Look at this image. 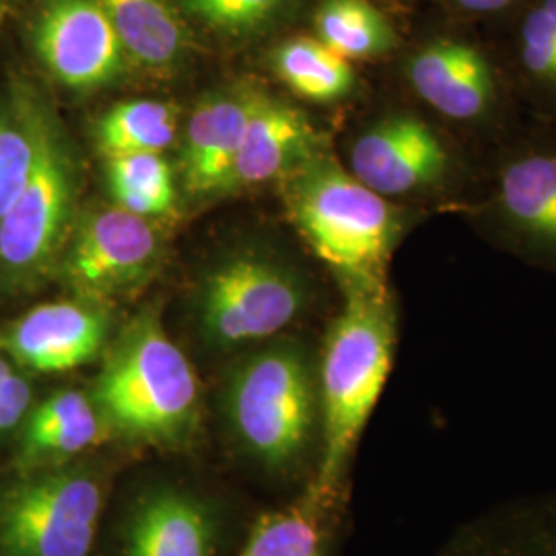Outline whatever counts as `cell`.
<instances>
[{
    "label": "cell",
    "mask_w": 556,
    "mask_h": 556,
    "mask_svg": "<svg viewBox=\"0 0 556 556\" xmlns=\"http://www.w3.org/2000/svg\"><path fill=\"white\" fill-rule=\"evenodd\" d=\"M264 96L254 87H239L200 101L181 142V179L188 194L213 197L231 190L239 144Z\"/></svg>",
    "instance_id": "cell-13"
},
{
    "label": "cell",
    "mask_w": 556,
    "mask_h": 556,
    "mask_svg": "<svg viewBox=\"0 0 556 556\" xmlns=\"http://www.w3.org/2000/svg\"><path fill=\"white\" fill-rule=\"evenodd\" d=\"M112 435L96 400L80 390H59L31 406L21 422L17 470L54 466L96 454Z\"/></svg>",
    "instance_id": "cell-15"
},
{
    "label": "cell",
    "mask_w": 556,
    "mask_h": 556,
    "mask_svg": "<svg viewBox=\"0 0 556 556\" xmlns=\"http://www.w3.org/2000/svg\"><path fill=\"white\" fill-rule=\"evenodd\" d=\"M229 441L273 478L314 475L319 454L318 369L295 340H280L243 358L223 392Z\"/></svg>",
    "instance_id": "cell-3"
},
{
    "label": "cell",
    "mask_w": 556,
    "mask_h": 556,
    "mask_svg": "<svg viewBox=\"0 0 556 556\" xmlns=\"http://www.w3.org/2000/svg\"><path fill=\"white\" fill-rule=\"evenodd\" d=\"M112 319L105 303L62 299L41 303L0 334V351L38 374H66L108 349Z\"/></svg>",
    "instance_id": "cell-11"
},
{
    "label": "cell",
    "mask_w": 556,
    "mask_h": 556,
    "mask_svg": "<svg viewBox=\"0 0 556 556\" xmlns=\"http://www.w3.org/2000/svg\"><path fill=\"white\" fill-rule=\"evenodd\" d=\"M439 556H556V493L495 505L462 523Z\"/></svg>",
    "instance_id": "cell-17"
},
{
    "label": "cell",
    "mask_w": 556,
    "mask_h": 556,
    "mask_svg": "<svg viewBox=\"0 0 556 556\" xmlns=\"http://www.w3.org/2000/svg\"><path fill=\"white\" fill-rule=\"evenodd\" d=\"M307 307V285L277 260H225L204 278L197 299L202 340L220 351L277 337Z\"/></svg>",
    "instance_id": "cell-7"
},
{
    "label": "cell",
    "mask_w": 556,
    "mask_h": 556,
    "mask_svg": "<svg viewBox=\"0 0 556 556\" xmlns=\"http://www.w3.org/2000/svg\"><path fill=\"white\" fill-rule=\"evenodd\" d=\"M349 172L383 199L425 197L450 184L454 157L425 119L390 114L355 139Z\"/></svg>",
    "instance_id": "cell-10"
},
{
    "label": "cell",
    "mask_w": 556,
    "mask_h": 556,
    "mask_svg": "<svg viewBox=\"0 0 556 556\" xmlns=\"http://www.w3.org/2000/svg\"><path fill=\"white\" fill-rule=\"evenodd\" d=\"M344 505L305 484L289 505L258 517L239 556H332Z\"/></svg>",
    "instance_id": "cell-19"
},
{
    "label": "cell",
    "mask_w": 556,
    "mask_h": 556,
    "mask_svg": "<svg viewBox=\"0 0 556 556\" xmlns=\"http://www.w3.org/2000/svg\"><path fill=\"white\" fill-rule=\"evenodd\" d=\"M321 153V137L298 108L264 96L245 126L231 190L285 179Z\"/></svg>",
    "instance_id": "cell-16"
},
{
    "label": "cell",
    "mask_w": 556,
    "mask_h": 556,
    "mask_svg": "<svg viewBox=\"0 0 556 556\" xmlns=\"http://www.w3.org/2000/svg\"><path fill=\"white\" fill-rule=\"evenodd\" d=\"M225 528L217 498L160 478L128 498L116 526V556H219Z\"/></svg>",
    "instance_id": "cell-8"
},
{
    "label": "cell",
    "mask_w": 556,
    "mask_h": 556,
    "mask_svg": "<svg viewBox=\"0 0 556 556\" xmlns=\"http://www.w3.org/2000/svg\"><path fill=\"white\" fill-rule=\"evenodd\" d=\"M112 23L126 56L167 66L186 46L184 25L165 0H96Z\"/></svg>",
    "instance_id": "cell-20"
},
{
    "label": "cell",
    "mask_w": 556,
    "mask_h": 556,
    "mask_svg": "<svg viewBox=\"0 0 556 556\" xmlns=\"http://www.w3.org/2000/svg\"><path fill=\"white\" fill-rule=\"evenodd\" d=\"M17 371H15V365L13 361L7 357L2 351H0V383H4L7 379L13 378Z\"/></svg>",
    "instance_id": "cell-30"
},
{
    "label": "cell",
    "mask_w": 556,
    "mask_h": 556,
    "mask_svg": "<svg viewBox=\"0 0 556 556\" xmlns=\"http://www.w3.org/2000/svg\"><path fill=\"white\" fill-rule=\"evenodd\" d=\"M344 305L319 353V454L307 480L326 497L346 498L349 472L363 431L390 378L397 309L386 282L342 285Z\"/></svg>",
    "instance_id": "cell-1"
},
{
    "label": "cell",
    "mask_w": 556,
    "mask_h": 556,
    "mask_svg": "<svg viewBox=\"0 0 556 556\" xmlns=\"http://www.w3.org/2000/svg\"><path fill=\"white\" fill-rule=\"evenodd\" d=\"M413 91L443 118L478 122L497 103L495 71L477 46L438 38L420 46L406 64Z\"/></svg>",
    "instance_id": "cell-14"
},
{
    "label": "cell",
    "mask_w": 556,
    "mask_h": 556,
    "mask_svg": "<svg viewBox=\"0 0 556 556\" xmlns=\"http://www.w3.org/2000/svg\"><path fill=\"white\" fill-rule=\"evenodd\" d=\"M34 163V130L29 112L21 118L0 112V219L29 178Z\"/></svg>",
    "instance_id": "cell-25"
},
{
    "label": "cell",
    "mask_w": 556,
    "mask_h": 556,
    "mask_svg": "<svg viewBox=\"0 0 556 556\" xmlns=\"http://www.w3.org/2000/svg\"><path fill=\"white\" fill-rule=\"evenodd\" d=\"M457 7L466 13H477V15H484V13H497L509 7V0H454Z\"/></svg>",
    "instance_id": "cell-29"
},
{
    "label": "cell",
    "mask_w": 556,
    "mask_h": 556,
    "mask_svg": "<svg viewBox=\"0 0 556 556\" xmlns=\"http://www.w3.org/2000/svg\"><path fill=\"white\" fill-rule=\"evenodd\" d=\"M34 130V163L20 197L0 219V270L15 289L48 277L71 238L77 169L56 122L27 108Z\"/></svg>",
    "instance_id": "cell-6"
},
{
    "label": "cell",
    "mask_w": 556,
    "mask_h": 556,
    "mask_svg": "<svg viewBox=\"0 0 556 556\" xmlns=\"http://www.w3.org/2000/svg\"><path fill=\"white\" fill-rule=\"evenodd\" d=\"M34 41L48 71L71 89H98L112 83L126 56L96 0H48Z\"/></svg>",
    "instance_id": "cell-12"
},
{
    "label": "cell",
    "mask_w": 556,
    "mask_h": 556,
    "mask_svg": "<svg viewBox=\"0 0 556 556\" xmlns=\"http://www.w3.org/2000/svg\"><path fill=\"white\" fill-rule=\"evenodd\" d=\"M495 208L523 250L556 258V151H536L498 172Z\"/></svg>",
    "instance_id": "cell-18"
},
{
    "label": "cell",
    "mask_w": 556,
    "mask_h": 556,
    "mask_svg": "<svg viewBox=\"0 0 556 556\" xmlns=\"http://www.w3.org/2000/svg\"><path fill=\"white\" fill-rule=\"evenodd\" d=\"M192 15L223 29L243 31L270 20L287 0H184Z\"/></svg>",
    "instance_id": "cell-27"
},
{
    "label": "cell",
    "mask_w": 556,
    "mask_h": 556,
    "mask_svg": "<svg viewBox=\"0 0 556 556\" xmlns=\"http://www.w3.org/2000/svg\"><path fill=\"white\" fill-rule=\"evenodd\" d=\"M178 132V110L155 100L119 101L98 122L96 137L105 160L132 153H163Z\"/></svg>",
    "instance_id": "cell-22"
},
{
    "label": "cell",
    "mask_w": 556,
    "mask_h": 556,
    "mask_svg": "<svg viewBox=\"0 0 556 556\" xmlns=\"http://www.w3.org/2000/svg\"><path fill=\"white\" fill-rule=\"evenodd\" d=\"M282 181L299 233L342 285L386 282L388 262L402 236V217L390 200L324 153Z\"/></svg>",
    "instance_id": "cell-4"
},
{
    "label": "cell",
    "mask_w": 556,
    "mask_h": 556,
    "mask_svg": "<svg viewBox=\"0 0 556 556\" xmlns=\"http://www.w3.org/2000/svg\"><path fill=\"white\" fill-rule=\"evenodd\" d=\"M34 402V390L29 379L15 374L0 383V438L20 429Z\"/></svg>",
    "instance_id": "cell-28"
},
{
    "label": "cell",
    "mask_w": 556,
    "mask_h": 556,
    "mask_svg": "<svg viewBox=\"0 0 556 556\" xmlns=\"http://www.w3.org/2000/svg\"><path fill=\"white\" fill-rule=\"evenodd\" d=\"M112 475L96 454L17 470L0 486V556H93Z\"/></svg>",
    "instance_id": "cell-5"
},
{
    "label": "cell",
    "mask_w": 556,
    "mask_h": 556,
    "mask_svg": "<svg viewBox=\"0 0 556 556\" xmlns=\"http://www.w3.org/2000/svg\"><path fill=\"white\" fill-rule=\"evenodd\" d=\"M112 197L122 211L160 217L174 208L176 188L169 163L161 153H132L108 160Z\"/></svg>",
    "instance_id": "cell-24"
},
{
    "label": "cell",
    "mask_w": 556,
    "mask_h": 556,
    "mask_svg": "<svg viewBox=\"0 0 556 556\" xmlns=\"http://www.w3.org/2000/svg\"><path fill=\"white\" fill-rule=\"evenodd\" d=\"M280 80L299 98L318 103L344 100L355 87L351 60L342 59L318 38L298 36L285 41L275 54Z\"/></svg>",
    "instance_id": "cell-21"
},
{
    "label": "cell",
    "mask_w": 556,
    "mask_h": 556,
    "mask_svg": "<svg viewBox=\"0 0 556 556\" xmlns=\"http://www.w3.org/2000/svg\"><path fill=\"white\" fill-rule=\"evenodd\" d=\"M314 25L318 40L346 60L378 59L397 41L392 23L369 0H324Z\"/></svg>",
    "instance_id": "cell-23"
},
{
    "label": "cell",
    "mask_w": 556,
    "mask_h": 556,
    "mask_svg": "<svg viewBox=\"0 0 556 556\" xmlns=\"http://www.w3.org/2000/svg\"><path fill=\"white\" fill-rule=\"evenodd\" d=\"M519 60L530 79L556 93V0H542L521 23Z\"/></svg>",
    "instance_id": "cell-26"
},
{
    "label": "cell",
    "mask_w": 556,
    "mask_h": 556,
    "mask_svg": "<svg viewBox=\"0 0 556 556\" xmlns=\"http://www.w3.org/2000/svg\"><path fill=\"white\" fill-rule=\"evenodd\" d=\"M514 2H519V0H509V7H511V4H514Z\"/></svg>",
    "instance_id": "cell-31"
},
{
    "label": "cell",
    "mask_w": 556,
    "mask_h": 556,
    "mask_svg": "<svg viewBox=\"0 0 556 556\" xmlns=\"http://www.w3.org/2000/svg\"><path fill=\"white\" fill-rule=\"evenodd\" d=\"M160 256V236L149 219L105 208L83 220L62 252V277L77 298L105 303L137 289Z\"/></svg>",
    "instance_id": "cell-9"
},
{
    "label": "cell",
    "mask_w": 556,
    "mask_h": 556,
    "mask_svg": "<svg viewBox=\"0 0 556 556\" xmlns=\"http://www.w3.org/2000/svg\"><path fill=\"white\" fill-rule=\"evenodd\" d=\"M89 394L112 441L161 452H186L199 441L197 371L155 312L135 316L108 344Z\"/></svg>",
    "instance_id": "cell-2"
}]
</instances>
